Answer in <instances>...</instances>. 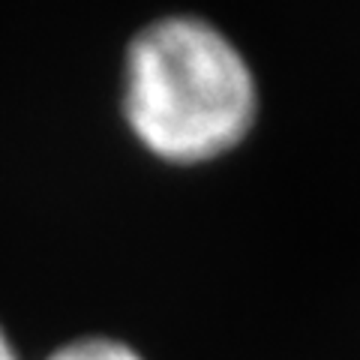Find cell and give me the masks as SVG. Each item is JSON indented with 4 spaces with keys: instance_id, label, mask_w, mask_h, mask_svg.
<instances>
[{
    "instance_id": "cell-1",
    "label": "cell",
    "mask_w": 360,
    "mask_h": 360,
    "mask_svg": "<svg viewBox=\"0 0 360 360\" xmlns=\"http://www.w3.org/2000/svg\"><path fill=\"white\" fill-rule=\"evenodd\" d=\"M120 108L153 160L193 168L246 141L258 120V84L222 27L198 15H165L127 45Z\"/></svg>"
},
{
    "instance_id": "cell-2",
    "label": "cell",
    "mask_w": 360,
    "mask_h": 360,
    "mask_svg": "<svg viewBox=\"0 0 360 360\" xmlns=\"http://www.w3.org/2000/svg\"><path fill=\"white\" fill-rule=\"evenodd\" d=\"M49 360H144L129 342L115 336H84L60 345Z\"/></svg>"
},
{
    "instance_id": "cell-3",
    "label": "cell",
    "mask_w": 360,
    "mask_h": 360,
    "mask_svg": "<svg viewBox=\"0 0 360 360\" xmlns=\"http://www.w3.org/2000/svg\"><path fill=\"white\" fill-rule=\"evenodd\" d=\"M0 360H18V354L13 352V345H9L4 330H0Z\"/></svg>"
}]
</instances>
